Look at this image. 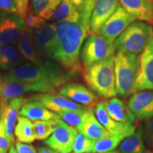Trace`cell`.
<instances>
[{
	"instance_id": "cell-40",
	"label": "cell",
	"mask_w": 153,
	"mask_h": 153,
	"mask_svg": "<svg viewBox=\"0 0 153 153\" xmlns=\"http://www.w3.org/2000/svg\"><path fill=\"white\" fill-rule=\"evenodd\" d=\"M70 1L78 10L82 11L84 14V9H85L86 0H70Z\"/></svg>"
},
{
	"instance_id": "cell-10",
	"label": "cell",
	"mask_w": 153,
	"mask_h": 153,
	"mask_svg": "<svg viewBox=\"0 0 153 153\" xmlns=\"http://www.w3.org/2000/svg\"><path fill=\"white\" fill-rule=\"evenodd\" d=\"M135 20L119 5L109 19L104 23L98 34L114 43L118 36Z\"/></svg>"
},
{
	"instance_id": "cell-18",
	"label": "cell",
	"mask_w": 153,
	"mask_h": 153,
	"mask_svg": "<svg viewBox=\"0 0 153 153\" xmlns=\"http://www.w3.org/2000/svg\"><path fill=\"white\" fill-rule=\"evenodd\" d=\"M128 106L135 118L148 119L153 117V91H143L134 94Z\"/></svg>"
},
{
	"instance_id": "cell-21",
	"label": "cell",
	"mask_w": 153,
	"mask_h": 153,
	"mask_svg": "<svg viewBox=\"0 0 153 153\" xmlns=\"http://www.w3.org/2000/svg\"><path fill=\"white\" fill-rule=\"evenodd\" d=\"M77 131L94 141H97L110 135L97 120L92 108H87L82 125Z\"/></svg>"
},
{
	"instance_id": "cell-44",
	"label": "cell",
	"mask_w": 153,
	"mask_h": 153,
	"mask_svg": "<svg viewBox=\"0 0 153 153\" xmlns=\"http://www.w3.org/2000/svg\"><path fill=\"white\" fill-rule=\"evenodd\" d=\"M144 153H153V151L151 150H148V151H145Z\"/></svg>"
},
{
	"instance_id": "cell-19",
	"label": "cell",
	"mask_w": 153,
	"mask_h": 153,
	"mask_svg": "<svg viewBox=\"0 0 153 153\" xmlns=\"http://www.w3.org/2000/svg\"><path fill=\"white\" fill-rule=\"evenodd\" d=\"M120 7L135 19L153 23V0H118Z\"/></svg>"
},
{
	"instance_id": "cell-14",
	"label": "cell",
	"mask_w": 153,
	"mask_h": 153,
	"mask_svg": "<svg viewBox=\"0 0 153 153\" xmlns=\"http://www.w3.org/2000/svg\"><path fill=\"white\" fill-rule=\"evenodd\" d=\"M95 115L101 125L108 133L122 139L131 136L136 130L135 126L126 125L112 119L106 111L105 101H101L96 106Z\"/></svg>"
},
{
	"instance_id": "cell-43",
	"label": "cell",
	"mask_w": 153,
	"mask_h": 153,
	"mask_svg": "<svg viewBox=\"0 0 153 153\" xmlns=\"http://www.w3.org/2000/svg\"><path fill=\"white\" fill-rule=\"evenodd\" d=\"M106 153H119V152H118V150H113V151H111V152H108Z\"/></svg>"
},
{
	"instance_id": "cell-28",
	"label": "cell",
	"mask_w": 153,
	"mask_h": 153,
	"mask_svg": "<svg viewBox=\"0 0 153 153\" xmlns=\"http://www.w3.org/2000/svg\"><path fill=\"white\" fill-rule=\"evenodd\" d=\"M14 136L19 142L26 144L33 143L36 140L33 122L27 118L19 116L14 128Z\"/></svg>"
},
{
	"instance_id": "cell-46",
	"label": "cell",
	"mask_w": 153,
	"mask_h": 153,
	"mask_svg": "<svg viewBox=\"0 0 153 153\" xmlns=\"http://www.w3.org/2000/svg\"><path fill=\"white\" fill-rule=\"evenodd\" d=\"M0 153H5V152H0Z\"/></svg>"
},
{
	"instance_id": "cell-32",
	"label": "cell",
	"mask_w": 153,
	"mask_h": 153,
	"mask_svg": "<svg viewBox=\"0 0 153 153\" xmlns=\"http://www.w3.org/2000/svg\"><path fill=\"white\" fill-rule=\"evenodd\" d=\"M95 141L81 133H78L74 139L72 150L74 153H89L93 152Z\"/></svg>"
},
{
	"instance_id": "cell-2",
	"label": "cell",
	"mask_w": 153,
	"mask_h": 153,
	"mask_svg": "<svg viewBox=\"0 0 153 153\" xmlns=\"http://www.w3.org/2000/svg\"><path fill=\"white\" fill-rule=\"evenodd\" d=\"M2 76L30 84L48 87L53 90L66 85L74 77L54 60H47L38 64L26 62L8 71Z\"/></svg>"
},
{
	"instance_id": "cell-29",
	"label": "cell",
	"mask_w": 153,
	"mask_h": 153,
	"mask_svg": "<svg viewBox=\"0 0 153 153\" xmlns=\"http://www.w3.org/2000/svg\"><path fill=\"white\" fill-rule=\"evenodd\" d=\"M58 120V119H57ZM57 120H36L34 121L33 131L36 140H47L54 131Z\"/></svg>"
},
{
	"instance_id": "cell-31",
	"label": "cell",
	"mask_w": 153,
	"mask_h": 153,
	"mask_svg": "<svg viewBox=\"0 0 153 153\" xmlns=\"http://www.w3.org/2000/svg\"><path fill=\"white\" fill-rule=\"evenodd\" d=\"M87 108L84 111H63L57 113L60 118L62 121L77 130L82 125Z\"/></svg>"
},
{
	"instance_id": "cell-9",
	"label": "cell",
	"mask_w": 153,
	"mask_h": 153,
	"mask_svg": "<svg viewBox=\"0 0 153 153\" xmlns=\"http://www.w3.org/2000/svg\"><path fill=\"white\" fill-rule=\"evenodd\" d=\"M77 133L76 128L58 119L53 134L44 143L58 153H70Z\"/></svg>"
},
{
	"instance_id": "cell-20",
	"label": "cell",
	"mask_w": 153,
	"mask_h": 153,
	"mask_svg": "<svg viewBox=\"0 0 153 153\" xmlns=\"http://www.w3.org/2000/svg\"><path fill=\"white\" fill-rule=\"evenodd\" d=\"M18 50L26 60L32 64H38L43 61V58L38 55L33 42V33L26 23L23 25L19 36Z\"/></svg>"
},
{
	"instance_id": "cell-26",
	"label": "cell",
	"mask_w": 153,
	"mask_h": 153,
	"mask_svg": "<svg viewBox=\"0 0 153 153\" xmlns=\"http://www.w3.org/2000/svg\"><path fill=\"white\" fill-rule=\"evenodd\" d=\"M143 126H140L131 136L126 137L121 141L118 147L119 153H144L145 146L143 140Z\"/></svg>"
},
{
	"instance_id": "cell-25",
	"label": "cell",
	"mask_w": 153,
	"mask_h": 153,
	"mask_svg": "<svg viewBox=\"0 0 153 153\" xmlns=\"http://www.w3.org/2000/svg\"><path fill=\"white\" fill-rule=\"evenodd\" d=\"M51 20L58 22H79L86 18L83 13L78 10L70 0H62L58 6L56 10L53 13Z\"/></svg>"
},
{
	"instance_id": "cell-17",
	"label": "cell",
	"mask_w": 153,
	"mask_h": 153,
	"mask_svg": "<svg viewBox=\"0 0 153 153\" xmlns=\"http://www.w3.org/2000/svg\"><path fill=\"white\" fill-rule=\"evenodd\" d=\"M119 6L118 0H97L91 11L89 27L92 34H98L104 23Z\"/></svg>"
},
{
	"instance_id": "cell-12",
	"label": "cell",
	"mask_w": 153,
	"mask_h": 153,
	"mask_svg": "<svg viewBox=\"0 0 153 153\" xmlns=\"http://www.w3.org/2000/svg\"><path fill=\"white\" fill-rule=\"evenodd\" d=\"M27 101L28 99L19 97L5 102L0 101V118L3 123L7 137L12 143L14 141V128L19 116V112Z\"/></svg>"
},
{
	"instance_id": "cell-3",
	"label": "cell",
	"mask_w": 153,
	"mask_h": 153,
	"mask_svg": "<svg viewBox=\"0 0 153 153\" xmlns=\"http://www.w3.org/2000/svg\"><path fill=\"white\" fill-rule=\"evenodd\" d=\"M83 77L91 91L102 98L117 94L114 71V56L85 68Z\"/></svg>"
},
{
	"instance_id": "cell-35",
	"label": "cell",
	"mask_w": 153,
	"mask_h": 153,
	"mask_svg": "<svg viewBox=\"0 0 153 153\" xmlns=\"http://www.w3.org/2000/svg\"><path fill=\"white\" fill-rule=\"evenodd\" d=\"M14 2L16 8L17 15L25 22L29 8V0H14Z\"/></svg>"
},
{
	"instance_id": "cell-34",
	"label": "cell",
	"mask_w": 153,
	"mask_h": 153,
	"mask_svg": "<svg viewBox=\"0 0 153 153\" xmlns=\"http://www.w3.org/2000/svg\"><path fill=\"white\" fill-rule=\"evenodd\" d=\"M12 145L13 143L7 137L3 123L0 118V152L7 153Z\"/></svg>"
},
{
	"instance_id": "cell-39",
	"label": "cell",
	"mask_w": 153,
	"mask_h": 153,
	"mask_svg": "<svg viewBox=\"0 0 153 153\" xmlns=\"http://www.w3.org/2000/svg\"><path fill=\"white\" fill-rule=\"evenodd\" d=\"M97 1V0H86L85 9H84V15L88 20L90 21L91 11Z\"/></svg>"
},
{
	"instance_id": "cell-23",
	"label": "cell",
	"mask_w": 153,
	"mask_h": 153,
	"mask_svg": "<svg viewBox=\"0 0 153 153\" xmlns=\"http://www.w3.org/2000/svg\"><path fill=\"white\" fill-rule=\"evenodd\" d=\"M106 108L112 119L126 125L134 126L135 118L128 106L123 101L117 98H111L105 101Z\"/></svg>"
},
{
	"instance_id": "cell-15",
	"label": "cell",
	"mask_w": 153,
	"mask_h": 153,
	"mask_svg": "<svg viewBox=\"0 0 153 153\" xmlns=\"http://www.w3.org/2000/svg\"><path fill=\"white\" fill-rule=\"evenodd\" d=\"M30 99L38 101L46 107L48 109L54 113H59L63 111H84L85 106L74 102L66 97L57 93H42L34 95Z\"/></svg>"
},
{
	"instance_id": "cell-22",
	"label": "cell",
	"mask_w": 153,
	"mask_h": 153,
	"mask_svg": "<svg viewBox=\"0 0 153 153\" xmlns=\"http://www.w3.org/2000/svg\"><path fill=\"white\" fill-rule=\"evenodd\" d=\"M19 116H24L30 120H48L60 119V116L48 109L38 101L28 99L19 112Z\"/></svg>"
},
{
	"instance_id": "cell-42",
	"label": "cell",
	"mask_w": 153,
	"mask_h": 153,
	"mask_svg": "<svg viewBox=\"0 0 153 153\" xmlns=\"http://www.w3.org/2000/svg\"><path fill=\"white\" fill-rule=\"evenodd\" d=\"M8 153H17L16 148H15V147L13 145L11 146V148H10V149H9Z\"/></svg>"
},
{
	"instance_id": "cell-13",
	"label": "cell",
	"mask_w": 153,
	"mask_h": 153,
	"mask_svg": "<svg viewBox=\"0 0 153 153\" xmlns=\"http://www.w3.org/2000/svg\"><path fill=\"white\" fill-rule=\"evenodd\" d=\"M24 24L17 14L0 13V46L17 45Z\"/></svg>"
},
{
	"instance_id": "cell-38",
	"label": "cell",
	"mask_w": 153,
	"mask_h": 153,
	"mask_svg": "<svg viewBox=\"0 0 153 153\" xmlns=\"http://www.w3.org/2000/svg\"><path fill=\"white\" fill-rule=\"evenodd\" d=\"M15 148L17 153H37L31 145L17 141L15 143Z\"/></svg>"
},
{
	"instance_id": "cell-8",
	"label": "cell",
	"mask_w": 153,
	"mask_h": 153,
	"mask_svg": "<svg viewBox=\"0 0 153 153\" xmlns=\"http://www.w3.org/2000/svg\"><path fill=\"white\" fill-rule=\"evenodd\" d=\"M53 89L41 85L8 79L1 76L0 81V101L5 102L27 93H52Z\"/></svg>"
},
{
	"instance_id": "cell-45",
	"label": "cell",
	"mask_w": 153,
	"mask_h": 153,
	"mask_svg": "<svg viewBox=\"0 0 153 153\" xmlns=\"http://www.w3.org/2000/svg\"><path fill=\"white\" fill-rule=\"evenodd\" d=\"M1 72H0V81H1Z\"/></svg>"
},
{
	"instance_id": "cell-7",
	"label": "cell",
	"mask_w": 153,
	"mask_h": 153,
	"mask_svg": "<svg viewBox=\"0 0 153 153\" xmlns=\"http://www.w3.org/2000/svg\"><path fill=\"white\" fill-rule=\"evenodd\" d=\"M148 90H153V33L148 45L137 57L134 94Z\"/></svg>"
},
{
	"instance_id": "cell-1",
	"label": "cell",
	"mask_w": 153,
	"mask_h": 153,
	"mask_svg": "<svg viewBox=\"0 0 153 153\" xmlns=\"http://www.w3.org/2000/svg\"><path fill=\"white\" fill-rule=\"evenodd\" d=\"M52 24L57 38L54 60L75 76L82 71L80 51L86 37L91 33L89 22L83 19L79 22H58Z\"/></svg>"
},
{
	"instance_id": "cell-4",
	"label": "cell",
	"mask_w": 153,
	"mask_h": 153,
	"mask_svg": "<svg viewBox=\"0 0 153 153\" xmlns=\"http://www.w3.org/2000/svg\"><path fill=\"white\" fill-rule=\"evenodd\" d=\"M137 55L117 51L114 55L116 89L123 98L134 94L137 75Z\"/></svg>"
},
{
	"instance_id": "cell-37",
	"label": "cell",
	"mask_w": 153,
	"mask_h": 153,
	"mask_svg": "<svg viewBox=\"0 0 153 153\" xmlns=\"http://www.w3.org/2000/svg\"><path fill=\"white\" fill-rule=\"evenodd\" d=\"M145 131L147 142L151 148H153V117L147 120Z\"/></svg>"
},
{
	"instance_id": "cell-30",
	"label": "cell",
	"mask_w": 153,
	"mask_h": 153,
	"mask_svg": "<svg viewBox=\"0 0 153 153\" xmlns=\"http://www.w3.org/2000/svg\"><path fill=\"white\" fill-rule=\"evenodd\" d=\"M123 139L110 134L108 136L96 141L94 146V153H106L114 150Z\"/></svg>"
},
{
	"instance_id": "cell-24",
	"label": "cell",
	"mask_w": 153,
	"mask_h": 153,
	"mask_svg": "<svg viewBox=\"0 0 153 153\" xmlns=\"http://www.w3.org/2000/svg\"><path fill=\"white\" fill-rule=\"evenodd\" d=\"M25 59L14 45L0 46V69L10 71L25 63Z\"/></svg>"
},
{
	"instance_id": "cell-16",
	"label": "cell",
	"mask_w": 153,
	"mask_h": 153,
	"mask_svg": "<svg viewBox=\"0 0 153 153\" xmlns=\"http://www.w3.org/2000/svg\"><path fill=\"white\" fill-rule=\"evenodd\" d=\"M59 94L87 108L96 106L99 101V97L93 91L80 84H66L60 87Z\"/></svg>"
},
{
	"instance_id": "cell-33",
	"label": "cell",
	"mask_w": 153,
	"mask_h": 153,
	"mask_svg": "<svg viewBox=\"0 0 153 153\" xmlns=\"http://www.w3.org/2000/svg\"><path fill=\"white\" fill-rule=\"evenodd\" d=\"M25 23L27 25L28 27L30 28V30L33 32L34 30L41 29L44 26H46L48 22H45L43 19L34 14L28 9L26 19H25Z\"/></svg>"
},
{
	"instance_id": "cell-41",
	"label": "cell",
	"mask_w": 153,
	"mask_h": 153,
	"mask_svg": "<svg viewBox=\"0 0 153 153\" xmlns=\"http://www.w3.org/2000/svg\"><path fill=\"white\" fill-rule=\"evenodd\" d=\"M38 153H58L56 151H55L53 149H51L50 147L43 146L38 148Z\"/></svg>"
},
{
	"instance_id": "cell-27",
	"label": "cell",
	"mask_w": 153,
	"mask_h": 153,
	"mask_svg": "<svg viewBox=\"0 0 153 153\" xmlns=\"http://www.w3.org/2000/svg\"><path fill=\"white\" fill-rule=\"evenodd\" d=\"M62 0H30L29 9L44 20H51Z\"/></svg>"
},
{
	"instance_id": "cell-11",
	"label": "cell",
	"mask_w": 153,
	"mask_h": 153,
	"mask_svg": "<svg viewBox=\"0 0 153 153\" xmlns=\"http://www.w3.org/2000/svg\"><path fill=\"white\" fill-rule=\"evenodd\" d=\"M32 33L38 55L42 58L54 60L57 50V38L53 24L48 22L46 26L41 29L34 30Z\"/></svg>"
},
{
	"instance_id": "cell-5",
	"label": "cell",
	"mask_w": 153,
	"mask_h": 153,
	"mask_svg": "<svg viewBox=\"0 0 153 153\" xmlns=\"http://www.w3.org/2000/svg\"><path fill=\"white\" fill-rule=\"evenodd\" d=\"M153 33L150 25L144 22H133L114 41L117 51L140 54L150 42Z\"/></svg>"
},
{
	"instance_id": "cell-6",
	"label": "cell",
	"mask_w": 153,
	"mask_h": 153,
	"mask_svg": "<svg viewBox=\"0 0 153 153\" xmlns=\"http://www.w3.org/2000/svg\"><path fill=\"white\" fill-rule=\"evenodd\" d=\"M114 43L99 34H91L87 38L81 51L84 68L114 56Z\"/></svg>"
},
{
	"instance_id": "cell-36",
	"label": "cell",
	"mask_w": 153,
	"mask_h": 153,
	"mask_svg": "<svg viewBox=\"0 0 153 153\" xmlns=\"http://www.w3.org/2000/svg\"><path fill=\"white\" fill-rule=\"evenodd\" d=\"M0 13L17 14L14 0H0Z\"/></svg>"
}]
</instances>
